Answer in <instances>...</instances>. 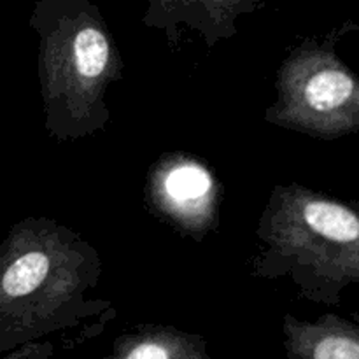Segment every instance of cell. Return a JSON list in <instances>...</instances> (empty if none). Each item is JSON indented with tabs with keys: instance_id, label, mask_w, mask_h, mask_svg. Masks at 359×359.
<instances>
[{
	"instance_id": "6da1fadb",
	"label": "cell",
	"mask_w": 359,
	"mask_h": 359,
	"mask_svg": "<svg viewBox=\"0 0 359 359\" xmlns=\"http://www.w3.org/2000/svg\"><path fill=\"white\" fill-rule=\"evenodd\" d=\"M102 276L97 248L49 217H25L0 241V354L116 314L88 297Z\"/></svg>"
},
{
	"instance_id": "7a4b0ae2",
	"label": "cell",
	"mask_w": 359,
	"mask_h": 359,
	"mask_svg": "<svg viewBox=\"0 0 359 359\" xmlns=\"http://www.w3.org/2000/svg\"><path fill=\"white\" fill-rule=\"evenodd\" d=\"M37 76L46 130L56 140H79L105 130L109 88L121 81L125 60L91 0H35Z\"/></svg>"
},
{
	"instance_id": "3957f363",
	"label": "cell",
	"mask_w": 359,
	"mask_h": 359,
	"mask_svg": "<svg viewBox=\"0 0 359 359\" xmlns=\"http://www.w3.org/2000/svg\"><path fill=\"white\" fill-rule=\"evenodd\" d=\"M252 277H287L314 304L339 305L359 284V205L300 182L277 184L259 216Z\"/></svg>"
},
{
	"instance_id": "277c9868",
	"label": "cell",
	"mask_w": 359,
	"mask_h": 359,
	"mask_svg": "<svg viewBox=\"0 0 359 359\" xmlns=\"http://www.w3.org/2000/svg\"><path fill=\"white\" fill-rule=\"evenodd\" d=\"M353 30L356 25L346 23L287 51L265 123L319 140L359 133V76L339 53V42Z\"/></svg>"
},
{
	"instance_id": "5b68a950",
	"label": "cell",
	"mask_w": 359,
	"mask_h": 359,
	"mask_svg": "<svg viewBox=\"0 0 359 359\" xmlns=\"http://www.w3.org/2000/svg\"><path fill=\"white\" fill-rule=\"evenodd\" d=\"M221 196L223 188L212 170L189 153L161 154L147 174L149 209L196 242L219 226Z\"/></svg>"
},
{
	"instance_id": "8992f818",
	"label": "cell",
	"mask_w": 359,
	"mask_h": 359,
	"mask_svg": "<svg viewBox=\"0 0 359 359\" xmlns=\"http://www.w3.org/2000/svg\"><path fill=\"white\" fill-rule=\"evenodd\" d=\"M263 6L265 0H147L142 23L163 32L172 46L179 42V32L184 25L198 32L207 48L212 49L217 42L238 34V18Z\"/></svg>"
},
{
	"instance_id": "52a82bcc",
	"label": "cell",
	"mask_w": 359,
	"mask_h": 359,
	"mask_svg": "<svg viewBox=\"0 0 359 359\" xmlns=\"http://www.w3.org/2000/svg\"><path fill=\"white\" fill-rule=\"evenodd\" d=\"M100 359H219L205 337L170 325H139L114 339Z\"/></svg>"
},
{
	"instance_id": "ba28073f",
	"label": "cell",
	"mask_w": 359,
	"mask_h": 359,
	"mask_svg": "<svg viewBox=\"0 0 359 359\" xmlns=\"http://www.w3.org/2000/svg\"><path fill=\"white\" fill-rule=\"evenodd\" d=\"M56 353V344L53 340H37V342L25 344L6 354H0V359H51Z\"/></svg>"
},
{
	"instance_id": "9c48e42d",
	"label": "cell",
	"mask_w": 359,
	"mask_h": 359,
	"mask_svg": "<svg viewBox=\"0 0 359 359\" xmlns=\"http://www.w3.org/2000/svg\"><path fill=\"white\" fill-rule=\"evenodd\" d=\"M356 202H358V205H359V200H356Z\"/></svg>"
}]
</instances>
